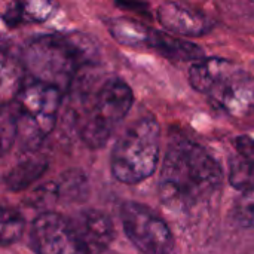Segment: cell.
Listing matches in <instances>:
<instances>
[{
  "instance_id": "obj_1",
  "label": "cell",
  "mask_w": 254,
  "mask_h": 254,
  "mask_svg": "<svg viewBox=\"0 0 254 254\" xmlns=\"http://www.w3.org/2000/svg\"><path fill=\"white\" fill-rule=\"evenodd\" d=\"M223 183L219 162L201 144L174 140L165 155L159 176V196L171 210H190L211 198Z\"/></svg>"
},
{
  "instance_id": "obj_2",
  "label": "cell",
  "mask_w": 254,
  "mask_h": 254,
  "mask_svg": "<svg viewBox=\"0 0 254 254\" xmlns=\"http://www.w3.org/2000/svg\"><path fill=\"white\" fill-rule=\"evenodd\" d=\"M98 60L97 45L85 34H42L24 49V68L33 80L67 91L77 73Z\"/></svg>"
},
{
  "instance_id": "obj_3",
  "label": "cell",
  "mask_w": 254,
  "mask_h": 254,
  "mask_svg": "<svg viewBox=\"0 0 254 254\" xmlns=\"http://www.w3.org/2000/svg\"><path fill=\"white\" fill-rule=\"evenodd\" d=\"M189 83L234 118L254 112V77L231 60L196 61L189 70Z\"/></svg>"
},
{
  "instance_id": "obj_4",
  "label": "cell",
  "mask_w": 254,
  "mask_h": 254,
  "mask_svg": "<svg viewBox=\"0 0 254 254\" xmlns=\"http://www.w3.org/2000/svg\"><path fill=\"white\" fill-rule=\"evenodd\" d=\"M161 127L155 118H140L129 125L113 146L110 168L116 180L137 185L149 179L158 165Z\"/></svg>"
},
{
  "instance_id": "obj_5",
  "label": "cell",
  "mask_w": 254,
  "mask_h": 254,
  "mask_svg": "<svg viewBox=\"0 0 254 254\" xmlns=\"http://www.w3.org/2000/svg\"><path fill=\"white\" fill-rule=\"evenodd\" d=\"M132 101V91L122 79L106 80L88 101L79 119L83 143L91 149L103 147L127 118Z\"/></svg>"
},
{
  "instance_id": "obj_6",
  "label": "cell",
  "mask_w": 254,
  "mask_h": 254,
  "mask_svg": "<svg viewBox=\"0 0 254 254\" xmlns=\"http://www.w3.org/2000/svg\"><path fill=\"white\" fill-rule=\"evenodd\" d=\"M61 94L52 85L33 80L22 85L15 95L13 112L18 122V137L25 149L34 150L54 129Z\"/></svg>"
},
{
  "instance_id": "obj_7",
  "label": "cell",
  "mask_w": 254,
  "mask_h": 254,
  "mask_svg": "<svg viewBox=\"0 0 254 254\" xmlns=\"http://www.w3.org/2000/svg\"><path fill=\"white\" fill-rule=\"evenodd\" d=\"M121 220L127 237L144 254H171L174 237L168 225L143 204L127 201L121 207Z\"/></svg>"
},
{
  "instance_id": "obj_8",
  "label": "cell",
  "mask_w": 254,
  "mask_h": 254,
  "mask_svg": "<svg viewBox=\"0 0 254 254\" xmlns=\"http://www.w3.org/2000/svg\"><path fill=\"white\" fill-rule=\"evenodd\" d=\"M31 240L37 254H91L71 222L57 213H43L33 222Z\"/></svg>"
},
{
  "instance_id": "obj_9",
  "label": "cell",
  "mask_w": 254,
  "mask_h": 254,
  "mask_svg": "<svg viewBox=\"0 0 254 254\" xmlns=\"http://www.w3.org/2000/svg\"><path fill=\"white\" fill-rule=\"evenodd\" d=\"M156 18L167 31L177 36H204L213 28V22L204 13L176 1L159 4Z\"/></svg>"
},
{
  "instance_id": "obj_10",
  "label": "cell",
  "mask_w": 254,
  "mask_h": 254,
  "mask_svg": "<svg viewBox=\"0 0 254 254\" xmlns=\"http://www.w3.org/2000/svg\"><path fill=\"white\" fill-rule=\"evenodd\" d=\"M89 253H101L115 237L112 220L98 210H83L71 222Z\"/></svg>"
},
{
  "instance_id": "obj_11",
  "label": "cell",
  "mask_w": 254,
  "mask_h": 254,
  "mask_svg": "<svg viewBox=\"0 0 254 254\" xmlns=\"http://www.w3.org/2000/svg\"><path fill=\"white\" fill-rule=\"evenodd\" d=\"M229 183L241 192L254 190V138L240 135L234 141L228 170Z\"/></svg>"
},
{
  "instance_id": "obj_12",
  "label": "cell",
  "mask_w": 254,
  "mask_h": 254,
  "mask_svg": "<svg viewBox=\"0 0 254 254\" xmlns=\"http://www.w3.org/2000/svg\"><path fill=\"white\" fill-rule=\"evenodd\" d=\"M55 4L52 0H15L4 12L3 21L13 28L28 22H45L54 13Z\"/></svg>"
},
{
  "instance_id": "obj_13",
  "label": "cell",
  "mask_w": 254,
  "mask_h": 254,
  "mask_svg": "<svg viewBox=\"0 0 254 254\" xmlns=\"http://www.w3.org/2000/svg\"><path fill=\"white\" fill-rule=\"evenodd\" d=\"M149 46L153 48L161 55L170 60H176V61H195L196 63L202 60L204 57V51L198 45L190 43L180 37H174L168 33L156 31V30H152Z\"/></svg>"
},
{
  "instance_id": "obj_14",
  "label": "cell",
  "mask_w": 254,
  "mask_h": 254,
  "mask_svg": "<svg viewBox=\"0 0 254 254\" xmlns=\"http://www.w3.org/2000/svg\"><path fill=\"white\" fill-rule=\"evenodd\" d=\"M107 28L112 37L121 45L138 48L143 45L149 46L152 30L141 22H137L129 18H116L107 22Z\"/></svg>"
},
{
  "instance_id": "obj_15",
  "label": "cell",
  "mask_w": 254,
  "mask_h": 254,
  "mask_svg": "<svg viewBox=\"0 0 254 254\" xmlns=\"http://www.w3.org/2000/svg\"><path fill=\"white\" fill-rule=\"evenodd\" d=\"M45 168H46V162L40 159H27L25 162H21L13 170H10L6 179L9 189L16 190L27 186L30 182L37 179Z\"/></svg>"
},
{
  "instance_id": "obj_16",
  "label": "cell",
  "mask_w": 254,
  "mask_h": 254,
  "mask_svg": "<svg viewBox=\"0 0 254 254\" xmlns=\"http://www.w3.org/2000/svg\"><path fill=\"white\" fill-rule=\"evenodd\" d=\"M24 232V219L22 216L12 210L3 208L1 211V243L3 246L13 244L21 238Z\"/></svg>"
},
{
  "instance_id": "obj_17",
  "label": "cell",
  "mask_w": 254,
  "mask_h": 254,
  "mask_svg": "<svg viewBox=\"0 0 254 254\" xmlns=\"http://www.w3.org/2000/svg\"><path fill=\"white\" fill-rule=\"evenodd\" d=\"M235 220L243 228H254V190L243 192L234 208Z\"/></svg>"
},
{
  "instance_id": "obj_18",
  "label": "cell",
  "mask_w": 254,
  "mask_h": 254,
  "mask_svg": "<svg viewBox=\"0 0 254 254\" xmlns=\"http://www.w3.org/2000/svg\"><path fill=\"white\" fill-rule=\"evenodd\" d=\"M18 137V122L13 112V107L3 106L1 110V149L3 153L9 150L13 144L15 138Z\"/></svg>"
},
{
  "instance_id": "obj_19",
  "label": "cell",
  "mask_w": 254,
  "mask_h": 254,
  "mask_svg": "<svg viewBox=\"0 0 254 254\" xmlns=\"http://www.w3.org/2000/svg\"><path fill=\"white\" fill-rule=\"evenodd\" d=\"M252 1H253V3H254V0H252Z\"/></svg>"
}]
</instances>
